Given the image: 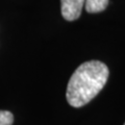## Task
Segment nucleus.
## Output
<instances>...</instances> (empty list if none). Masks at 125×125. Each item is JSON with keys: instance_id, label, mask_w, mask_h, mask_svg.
Listing matches in <instances>:
<instances>
[{"instance_id": "2", "label": "nucleus", "mask_w": 125, "mask_h": 125, "mask_svg": "<svg viewBox=\"0 0 125 125\" xmlns=\"http://www.w3.org/2000/svg\"><path fill=\"white\" fill-rule=\"evenodd\" d=\"M85 0H61L62 15L65 20L74 21L79 18Z\"/></svg>"}, {"instance_id": "4", "label": "nucleus", "mask_w": 125, "mask_h": 125, "mask_svg": "<svg viewBox=\"0 0 125 125\" xmlns=\"http://www.w3.org/2000/svg\"><path fill=\"white\" fill-rule=\"evenodd\" d=\"M14 116L9 111H0V125H13Z\"/></svg>"}, {"instance_id": "3", "label": "nucleus", "mask_w": 125, "mask_h": 125, "mask_svg": "<svg viewBox=\"0 0 125 125\" xmlns=\"http://www.w3.org/2000/svg\"><path fill=\"white\" fill-rule=\"evenodd\" d=\"M85 10L90 14H96L104 10L108 5V0H85Z\"/></svg>"}, {"instance_id": "5", "label": "nucleus", "mask_w": 125, "mask_h": 125, "mask_svg": "<svg viewBox=\"0 0 125 125\" xmlns=\"http://www.w3.org/2000/svg\"><path fill=\"white\" fill-rule=\"evenodd\" d=\"M124 125H125V123H124Z\"/></svg>"}, {"instance_id": "1", "label": "nucleus", "mask_w": 125, "mask_h": 125, "mask_svg": "<svg viewBox=\"0 0 125 125\" xmlns=\"http://www.w3.org/2000/svg\"><path fill=\"white\" fill-rule=\"evenodd\" d=\"M107 66L99 61L83 62L69 79L66 98L73 107L89 103L103 89L108 78Z\"/></svg>"}]
</instances>
